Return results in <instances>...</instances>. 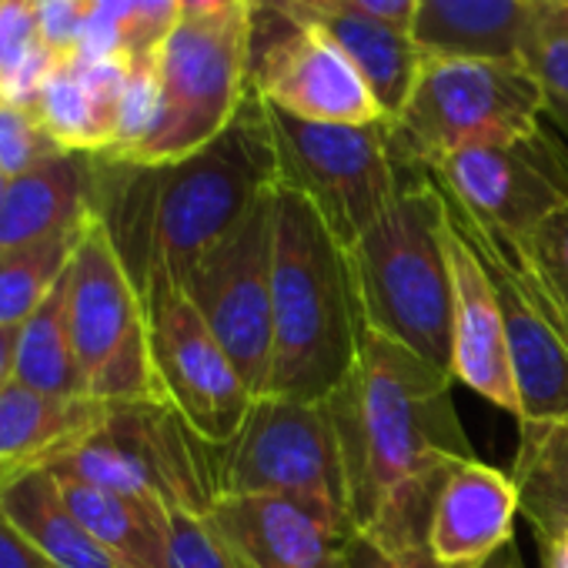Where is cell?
Listing matches in <instances>:
<instances>
[{
    "label": "cell",
    "instance_id": "cell-1",
    "mask_svg": "<svg viewBox=\"0 0 568 568\" xmlns=\"http://www.w3.org/2000/svg\"><path fill=\"white\" fill-rule=\"evenodd\" d=\"M452 388L455 378L415 352L362 335L352 372L325 398L355 535L432 511L448 475L475 458Z\"/></svg>",
    "mask_w": 568,
    "mask_h": 568
},
{
    "label": "cell",
    "instance_id": "cell-2",
    "mask_svg": "<svg viewBox=\"0 0 568 568\" xmlns=\"http://www.w3.org/2000/svg\"><path fill=\"white\" fill-rule=\"evenodd\" d=\"M94 211L144 298L181 288L194 264L277 187V154L261 98H247L234 124L207 148L154 168L94 154Z\"/></svg>",
    "mask_w": 568,
    "mask_h": 568
},
{
    "label": "cell",
    "instance_id": "cell-3",
    "mask_svg": "<svg viewBox=\"0 0 568 568\" xmlns=\"http://www.w3.org/2000/svg\"><path fill=\"white\" fill-rule=\"evenodd\" d=\"M271 398L325 402L362 348L348 254L322 214L292 187H274ZM264 395V398H267Z\"/></svg>",
    "mask_w": 568,
    "mask_h": 568
},
{
    "label": "cell",
    "instance_id": "cell-4",
    "mask_svg": "<svg viewBox=\"0 0 568 568\" xmlns=\"http://www.w3.org/2000/svg\"><path fill=\"white\" fill-rule=\"evenodd\" d=\"M345 254L365 332L452 375V274L435 178L408 168L395 204Z\"/></svg>",
    "mask_w": 568,
    "mask_h": 568
},
{
    "label": "cell",
    "instance_id": "cell-5",
    "mask_svg": "<svg viewBox=\"0 0 568 568\" xmlns=\"http://www.w3.org/2000/svg\"><path fill=\"white\" fill-rule=\"evenodd\" d=\"M247 34V4L207 18H181L158 48V121L114 164H171L221 138L251 98Z\"/></svg>",
    "mask_w": 568,
    "mask_h": 568
},
{
    "label": "cell",
    "instance_id": "cell-6",
    "mask_svg": "<svg viewBox=\"0 0 568 568\" xmlns=\"http://www.w3.org/2000/svg\"><path fill=\"white\" fill-rule=\"evenodd\" d=\"M48 471L154 508L204 515L217 498L214 445L197 438L164 402L111 405L104 422Z\"/></svg>",
    "mask_w": 568,
    "mask_h": 568
},
{
    "label": "cell",
    "instance_id": "cell-7",
    "mask_svg": "<svg viewBox=\"0 0 568 568\" xmlns=\"http://www.w3.org/2000/svg\"><path fill=\"white\" fill-rule=\"evenodd\" d=\"M264 118L277 154V184L298 191L348 251L402 194L408 168L395 154L392 121L315 124L271 104H264Z\"/></svg>",
    "mask_w": 568,
    "mask_h": 568
},
{
    "label": "cell",
    "instance_id": "cell-8",
    "mask_svg": "<svg viewBox=\"0 0 568 568\" xmlns=\"http://www.w3.org/2000/svg\"><path fill=\"white\" fill-rule=\"evenodd\" d=\"M541 121V91L521 61H425L392 144L405 168L432 171L462 148L521 138Z\"/></svg>",
    "mask_w": 568,
    "mask_h": 568
},
{
    "label": "cell",
    "instance_id": "cell-9",
    "mask_svg": "<svg viewBox=\"0 0 568 568\" xmlns=\"http://www.w3.org/2000/svg\"><path fill=\"white\" fill-rule=\"evenodd\" d=\"M71 332L88 398L104 405L161 402L148 312L98 211L71 257Z\"/></svg>",
    "mask_w": 568,
    "mask_h": 568
},
{
    "label": "cell",
    "instance_id": "cell-10",
    "mask_svg": "<svg viewBox=\"0 0 568 568\" xmlns=\"http://www.w3.org/2000/svg\"><path fill=\"white\" fill-rule=\"evenodd\" d=\"M214 478L217 495L302 498L348 521L342 452L325 402L257 398L234 442L214 445Z\"/></svg>",
    "mask_w": 568,
    "mask_h": 568
},
{
    "label": "cell",
    "instance_id": "cell-11",
    "mask_svg": "<svg viewBox=\"0 0 568 568\" xmlns=\"http://www.w3.org/2000/svg\"><path fill=\"white\" fill-rule=\"evenodd\" d=\"M271 274H274V187L194 264L184 295L231 358L254 398L271 382Z\"/></svg>",
    "mask_w": 568,
    "mask_h": 568
},
{
    "label": "cell",
    "instance_id": "cell-12",
    "mask_svg": "<svg viewBox=\"0 0 568 568\" xmlns=\"http://www.w3.org/2000/svg\"><path fill=\"white\" fill-rule=\"evenodd\" d=\"M247 11V84L254 98L315 124L388 121L355 64L325 34L274 8Z\"/></svg>",
    "mask_w": 568,
    "mask_h": 568
},
{
    "label": "cell",
    "instance_id": "cell-13",
    "mask_svg": "<svg viewBox=\"0 0 568 568\" xmlns=\"http://www.w3.org/2000/svg\"><path fill=\"white\" fill-rule=\"evenodd\" d=\"M428 174L475 221L525 237L568 204V141L541 124L521 138L462 148Z\"/></svg>",
    "mask_w": 568,
    "mask_h": 568
},
{
    "label": "cell",
    "instance_id": "cell-14",
    "mask_svg": "<svg viewBox=\"0 0 568 568\" xmlns=\"http://www.w3.org/2000/svg\"><path fill=\"white\" fill-rule=\"evenodd\" d=\"M158 395L207 445H227L257 402L181 288L144 298Z\"/></svg>",
    "mask_w": 568,
    "mask_h": 568
},
{
    "label": "cell",
    "instance_id": "cell-15",
    "mask_svg": "<svg viewBox=\"0 0 568 568\" xmlns=\"http://www.w3.org/2000/svg\"><path fill=\"white\" fill-rule=\"evenodd\" d=\"M442 197L455 227L468 237L495 284L505 318L511 378L518 392V422H545L568 415V348L548 318L545 295L518 244L508 234L465 214L445 191Z\"/></svg>",
    "mask_w": 568,
    "mask_h": 568
},
{
    "label": "cell",
    "instance_id": "cell-16",
    "mask_svg": "<svg viewBox=\"0 0 568 568\" xmlns=\"http://www.w3.org/2000/svg\"><path fill=\"white\" fill-rule=\"evenodd\" d=\"M204 515L251 568H348L355 528L312 501L217 495Z\"/></svg>",
    "mask_w": 568,
    "mask_h": 568
},
{
    "label": "cell",
    "instance_id": "cell-17",
    "mask_svg": "<svg viewBox=\"0 0 568 568\" xmlns=\"http://www.w3.org/2000/svg\"><path fill=\"white\" fill-rule=\"evenodd\" d=\"M445 261L452 274V378L518 418L505 318L495 284L445 207Z\"/></svg>",
    "mask_w": 568,
    "mask_h": 568
},
{
    "label": "cell",
    "instance_id": "cell-18",
    "mask_svg": "<svg viewBox=\"0 0 568 568\" xmlns=\"http://www.w3.org/2000/svg\"><path fill=\"white\" fill-rule=\"evenodd\" d=\"M518 488L508 471L462 462L435 505L428 551L438 568H485L515 538Z\"/></svg>",
    "mask_w": 568,
    "mask_h": 568
},
{
    "label": "cell",
    "instance_id": "cell-19",
    "mask_svg": "<svg viewBox=\"0 0 568 568\" xmlns=\"http://www.w3.org/2000/svg\"><path fill=\"white\" fill-rule=\"evenodd\" d=\"M274 11L292 14L295 21L325 34L355 64V71L375 94L382 114L388 121L402 114L425 64V54L418 51L408 31H398L355 11L348 0H295V4Z\"/></svg>",
    "mask_w": 568,
    "mask_h": 568
},
{
    "label": "cell",
    "instance_id": "cell-20",
    "mask_svg": "<svg viewBox=\"0 0 568 568\" xmlns=\"http://www.w3.org/2000/svg\"><path fill=\"white\" fill-rule=\"evenodd\" d=\"M98 164L94 154L64 151L8 184L0 204V251L28 247L74 234L94 214Z\"/></svg>",
    "mask_w": 568,
    "mask_h": 568
},
{
    "label": "cell",
    "instance_id": "cell-21",
    "mask_svg": "<svg viewBox=\"0 0 568 568\" xmlns=\"http://www.w3.org/2000/svg\"><path fill=\"white\" fill-rule=\"evenodd\" d=\"M111 405L94 398H61L11 382L0 392V468H48L88 438Z\"/></svg>",
    "mask_w": 568,
    "mask_h": 568
},
{
    "label": "cell",
    "instance_id": "cell-22",
    "mask_svg": "<svg viewBox=\"0 0 568 568\" xmlns=\"http://www.w3.org/2000/svg\"><path fill=\"white\" fill-rule=\"evenodd\" d=\"M528 0H418L412 41L425 61H518Z\"/></svg>",
    "mask_w": 568,
    "mask_h": 568
},
{
    "label": "cell",
    "instance_id": "cell-23",
    "mask_svg": "<svg viewBox=\"0 0 568 568\" xmlns=\"http://www.w3.org/2000/svg\"><path fill=\"white\" fill-rule=\"evenodd\" d=\"M4 511L54 568H124L64 505L61 485L48 468L18 471L0 485Z\"/></svg>",
    "mask_w": 568,
    "mask_h": 568
},
{
    "label": "cell",
    "instance_id": "cell-24",
    "mask_svg": "<svg viewBox=\"0 0 568 568\" xmlns=\"http://www.w3.org/2000/svg\"><path fill=\"white\" fill-rule=\"evenodd\" d=\"M58 478V475H54ZM71 515L124 565V568H164V521L168 508H154L118 491L58 478Z\"/></svg>",
    "mask_w": 568,
    "mask_h": 568
},
{
    "label": "cell",
    "instance_id": "cell-25",
    "mask_svg": "<svg viewBox=\"0 0 568 568\" xmlns=\"http://www.w3.org/2000/svg\"><path fill=\"white\" fill-rule=\"evenodd\" d=\"M511 481L518 508L541 541L568 531V415L518 422Z\"/></svg>",
    "mask_w": 568,
    "mask_h": 568
},
{
    "label": "cell",
    "instance_id": "cell-26",
    "mask_svg": "<svg viewBox=\"0 0 568 568\" xmlns=\"http://www.w3.org/2000/svg\"><path fill=\"white\" fill-rule=\"evenodd\" d=\"M14 382L44 395L88 398L71 332V267L38 312L18 328Z\"/></svg>",
    "mask_w": 568,
    "mask_h": 568
},
{
    "label": "cell",
    "instance_id": "cell-27",
    "mask_svg": "<svg viewBox=\"0 0 568 568\" xmlns=\"http://www.w3.org/2000/svg\"><path fill=\"white\" fill-rule=\"evenodd\" d=\"M518 61L541 91L545 121L568 141V0H528Z\"/></svg>",
    "mask_w": 568,
    "mask_h": 568
},
{
    "label": "cell",
    "instance_id": "cell-28",
    "mask_svg": "<svg viewBox=\"0 0 568 568\" xmlns=\"http://www.w3.org/2000/svg\"><path fill=\"white\" fill-rule=\"evenodd\" d=\"M34 118L58 141L61 151L108 154L114 148V124L98 108L94 94L81 81L71 58H61L58 68L51 71V78L34 104Z\"/></svg>",
    "mask_w": 568,
    "mask_h": 568
},
{
    "label": "cell",
    "instance_id": "cell-29",
    "mask_svg": "<svg viewBox=\"0 0 568 568\" xmlns=\"http://www.w3.org/2000/svg\"><path fill=\"white\" fill-rule=\"evenodd\" d=\"M81 231L0 251V328H21L38 312V305L71 267Z\"/></svg>",
    "mask_w": 568,
    "mask_h": 568
},
{
    "label": "cell",
    "instance_id": "cell-30",
    "mask_svg": "<svg viewBox=\"0 0 568 568\" xmlns=\"http://www.w3.org/2000/svg\"><path fill=\"white\" fill-rule=\"evenodd\" d=\"M164 568H251L201 511L168 508Z\"/></svg>",
    "mask_w": 568,
    "mask_h": 568
},
{
    "label": "cell",
    "instance_id": "cell-31",
    "mask_svg": "<svg viewBox=\"0 0 568 568\" xmlns=\"http://www.w3.org/2000/svg\"><path fill=\"white\" fill-rule=\"evenodd\" d=\"M541 284V292L568 318V204L551 211L545 221H538L525 237H511Z\"/></svg>",
    "mask_w": 568,
    "mask_h": 568
},
{
    "label": "cell",
    "instance_id": "cell-32",
    "mask_svg": "<svg viewBox=\"0 0 568 568\" xmlns=\"http://www.w3.org/2000/svg\"><path fill=\"white\" fill-rule=\"evenodd\" d=\"M64 154L58 141L41 128L34 111L0 101V171L11 181L31 174L44 161Z\"/></svg>",
    "mask_w": 568,
    "mask_h": 568
},
{
    "label": "cell",
    "instance_id": "cell-33",
    "mask_svg": "<svg viewBox=\"0 0 568 568\" xmlns=\"http://www.w3.org/2000/svg\"><path fill=\"white\" fill-rule=\"evenodd\" d=\"M178 21H181L178 0H131V18L124 24L128 58L158 54V48L178 28Z\"/></svg>",
    "mask_w": 568,
    "mask_h": 568
},
{
    "label": "cell",
    "instance_id": "cell-34",
    "mask_svg": "<svg viewBox=\"0 0 568 568\" xmlns=\"http://www.w3.org/2000/svg\"><path fill=\"white\" fill-rule=\"evenodd\" d=\"M41 44L34 0H0V78Z\"/></svg>",
    "mask_w": 568,
    "mask_h": 568
},
{
    "label": "cell",
    "instance_id": "cell-35",
    "mask_svg": "<svg viewBox=\"0 0 568 568\" xmlns=\"http://www.w3.org/2000/svg\"><path fill=\"white\" fill-rule=\"evenodd\" d=\"M34 8L41 24V41L54 54L68 58L91 14V0H34Z\"/></svg>",
    "mask_w": 568,
    "mask_h": 568
},
{
    "label": "cell",
    "instance_id": "cell-36",
    "mask_svg": "<svg viewBox=\"0 0 568 568\" xmlns=\"http://www.w3.org/2000/svg\"><path fill=\"white\" fill-rule=\"evenodd\" d=\"M0 568H54L4 511H0Z\"/></svg>",
    "mask_w": 568,
    "mask_h": 568
},
{
    "label": "cell",
    "instance_id": "cell-37",
    "mask_svg": "<svg viewBox=\"0 0 568 568\" xmlns=\"http://www.w3.org/2000/svg\"><path fill=\"white\" fill-rule=\"evenodd\" d=\"M348 4L382 24H392L398 31L412 34V21H415V8L418 0H348Z\"/></svg>",
    "mask_w": 568,
    "mask_h": 568
},
{
    "label": "cell",
    "instance_id": "cell-38",
    "mask_svg": "<svg viewBox=\"0 0 568 568\" xmlns=\"http://www.w3.org/2000/svg\"><path fill=\"white\" fill-rule=\"evenodd\" d=\"M348 568H405L398 561H392L382 548H375L368 538L355 535L352 538V555H348Z\"/></svg>",
    "mask_w": 568,
    "mask_h": 568
},
{
    "label": "cell",
    "instance_id": "cell-39",
    "mask_svg": "<svg viewBox=\"0 0 568 568\" xmlns=\"http://www.w3.org/2000/svg\"><path fill=\"white\" fill-rule=\"evenodd\" d=\"M14 352H18V328H0V392L14 382Z\"/></svg>",
    "mask_w": 568,
    "mask_h": 568
},
{
    "label": "cell",
    "instance_id": "cell-40",
    "mask_svg": "<svg viewBox=\"0 0 568 568\" xmlns=\"http://www.w3.org/2000/svg\"><path fill=\"white\" fill-rule=\"evenodd\" d=\"M237 4H247V0H178L181 18H207V14L231 11Z\"/></svg>",
    "mask_w": 568,
    "mask_h": 568
},
{
    "label": "cell",
    "instance_id": "cell-41",
    "mask_svg": "<svg viewBox=\"0 0 568 568\" xmlns=\"http://www.w3.org/2000/svg\"><path fill=\"white\" fill-rule=\"evenodd\" d=\"M541 555H545V568H568V531L541 541Z\"/></svg>",
    "mask_w": 568,
    "mask_h": 568
},
{
    "label": "cell",
    "instance_id": "cell-42",
    "mask_svg": "<svg viewBox=\"0 0 568 568\" xmlns=\"http://www.w3.org/2000/svg\"><path fill=\"white\" fill-rule=\"evenodd\" d=\"M541 288V284H538ZM545 295V292H541ZM545 305H548V318H551V325H555V332H558V338L565 342V348H568V318L561 315V312H555V305L548 302V295H545Z\"/></svg>",
    "mask_w": 568,
    "mask_h": 568
},
{
    "label": "cell",
    "instance_id": "cell-43",
    "mask_svg": "<svg viewBox=\"0 0 568 568\" xmlns=\"http://www.w3.org/2000/svg\"><path fill=\"white\" fill-rule=\"evenodd\" d=\"M284 4H295V0H247V8H284Z\"/></svg>",
    "mask_w": 568,
    "mask_h": 568
},
{
    "label": "cell",
    "instance_id": "cell-44",
    "mask_svg": "<svg viewBox=\"0 0 568 568\" xmlns=\"http://www.w3.org/2000/svg\"><path fill=\"white\" fill-rule=\"evenodd\" d=\"M498 568H525V565H521V561H518V555L511 551V555H508V558H505V561H501Z\"/></svg>",
    "mask_w": 568,
    "mask_h": 568
},
{
    "label": "cell",
    "instance_id": "cell-45",
    "mask_svg": "<svg viewBox=\"0 0 568 568\" xmlns=\"http://www.w3.org/2000/svg\"><path fill=\"white\" fill-rule=\"evenodd\" d=\"M8 184H11V178L0 171V204H4V194H8Z\"/></svg>",
    "mask_w": 568,
    "mask_h": 568
},
{
    "label": "cell",
    "instance_id": "cell-46",
    "mask_svg": "<svg viewBox=\"0 0 568 568\" xmlns=\"http://www.w3.org/2000/svg\"><path fill=\"white\" fill-rule=\"evenodd\" d=\"M8 478H14V471H8V468H0V485H4Z\"/></svg>",
    "mask_w": 568,
    "mask_h": 568
}]
</instances>
